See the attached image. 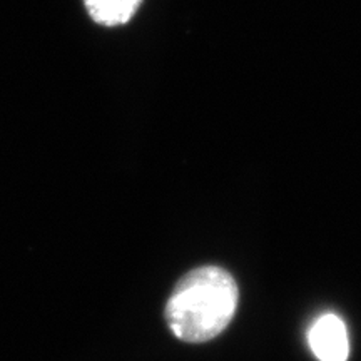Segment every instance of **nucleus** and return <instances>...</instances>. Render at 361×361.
I'll return each mask as SVG.
<instances>
[{
    "label": "nucleus",
    "instance_id": "f257e3e1",
    "mask_svg": "<svg viewBox=\"0 0 361 361\" xmlns=\"http://www.w3.org/2000/svg\"><path fill=\"white\" fill-rule=\"evenodd\" d=\"M236 306L238 286L231 274L218 266H202L176 284L166 305V322L180 341L204 343L228 328Z\"/></svg>",
    "mask_w": 361,
    "mask_h": 361
},
{
    "label": "nucleus",
    "instance_id": "f03ea898",
    "mask_svg": "<svg viewBox=\"0 0 361 361\" xmlns=\"http://www.w3.org/2000/svg\"><path fill=\"white\" fill-rule=\"evenodd\" d=\"M308 343L319 361H346L350 356L348 329L340 316L326 313L311 324Z\"/></svg>",
    "mask_w": 361,
    "mask_h": 361
},
{
    "label": "nucleus",
    "instance_id": "7ed1b4c3",
    "mask_svg": "<svg viewBox=\"0 0 361 361\" xmlns=\"http://www.w3.org/2000/svg\"><path fill=\"white\" fill-rule=\"evenodd\" d=\"M142 0H84L90 19L101 25H123L133 19Z\"/></svg>",
    "mask_w": 361,
    "mask_h": 361
}]
</instances>
